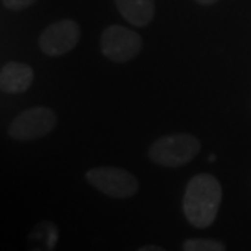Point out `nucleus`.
Instances as JSON below:
<instances>
[{"mask_svg": "<svg viewBox=\"0 0 251 251\" xmlns=\"http://www.w3.org/2000/svg\"><path fill=\"white\" fill-rule=\"evenodd\" d=\"M222 201V187L215 176L198 173L187 183L183 196V212L188 224L205 229L215 222Z\"/></svg>", "mask_w": 251, "mask_h": 251, "instance_id": "obj_1", "label": "nucleus"}, {"mask_svg": "<svg viewBox=\"0 0 251 251\" xmlns=\"http://www.w3.org/2000/svg\"><path fill=\"white\" fill-rule=\"evenodd\" d=\"M200 150L201 143L196 135L176 133L155 140L148 150V156L156 165L179 168L196 159Z\"/></svg>", "mask_w": 251, "mask_h": 251, "instance_id": "obj_2", "label": "nucleus"}, {"mask_svg": "<svg viewBox=\"0 0 251 251\" xmlns=\"http://www.w3.org/2000/svg\"><path fill=\"white\" fill-rule=\"evenodd\" d=\"M92 187L112 198H130L140 190V183L131 172L116 166H98L85 173Z\"/></svg>", "mask_w": 251, "mask_h": 251, "instance_id": "obj_3", "label": "nucleus"}, {"mask_svg": "<svg viewBox=\"0 0 251 251\" xmlns=\"http://www.w3.org/2000/svg\"><path fill=\"white\" fill-rule=\"evenodd\" d=\"M57 123L56 113L46 106H32L25 109L13 119L7 133L16 141H32L45 137Z\"/></svg>", "mask_w": 251, "mask_h": 251, "instance_id": "obj_4", "label": "nucleus"}, {"mask_svg": "<svg viewBox=\"0 0 251 251\" xmlns=\"http://www.w3.org/2000/svg\"><path fill=\"white\" fill-rule=\"evenodd\" d=\"M143 49V38L133 29L113 24L103 29L100 35L102 54L115 63L133 60Z\"/></svg>", "mask_w": 251, "mask_h": 251, "instance_id": "obj_5", "label": "nucleus"}, {"mask_svg": "<svg viewBox=\"0 0 251 251\" xmlns=\"http://www.w3.org/2000/svg\"><path fill=\"white\" fill-rule=\"evenodd\" d=\"M81 36V28L77 21L63 18L48 27L38 38V45L42 53L50 57H57L73 50Z\"/></svg>", "mask_w": 251, "mask_h": 251, "instance_id": "obj_6", "label": "nucleus"}, {"mask_svg": "<svg viewBox=\"0 0 251 251\" xmlns=\"http://www.w3.org/2000/svg\"><path fill=\"white\" fill-rule=\"evenodd\" d=\"M34 81V70L27 63L7 62L0 70V88L6 94H23Z\"/></svg>", "mask_w": 251, "mask_h": 251, "instance_id": "obj_7", "label": "nucleus"}, {"mask_svg": "<svg viewBox=\"0 0 251 251\" xmlns=\"http://www.w3.org/2000/svg\"><path fill=\"white\" fill-rule=\"evenodd\" d=\"M122 17L134 27H147L155 14L153 0H115Z\"/></svg>", "mask_w": 251, "mask_h": 251, "instance_id": "obj_8", "label": "nucleus"}, {"mask_svg": "<svg viewBox=\"0 0 251 251\" xmlns=\"http://www.w3.org/2000/svg\"><path fill=\"white\" fill-rule=\"evenodd\" d=\"M57 243V230L53 224L42 222L36 226L29 236L28 251H53Z\"/></svg>", "mask_w": 251, "mask_h": 251, "instance_id": "obj_9", "label": "nucleus"}, {"mask_svg": "<svg viewBox=\"0 0 251 251\" xmlns=\"http://www.w3.org/2000/svg\"><path fill=\"white\" fill-rule=\"evenodd\" d=\"M183 251H226V246L214 239H187L183 243Z\"/></svg>", "mask_w": 251, "mask_h": 251, "instance_id": "obj_10", "label": "nucleus"}, {"mask_svg": "<svg viewBox=\"0 0 251 251\" xmlns=\"http://www.w3.org/2000/svg\"><path fill=\"white\" fill-rule=\"evenodd\" d=\"M1 3L6 9L13 10V11H21V10H25L29 6H32L34 3H36V0H1Z\"/></svg>", "mask_w": 251, "mask_h": 251, "instance_id": "obj_11", "label": "nucleus"}, {"mask_svg": "<svg viewBox=\"0 0 251 251\" xmlns=\"http://www.w3.org/2000/svg\"><path fill=\"white\" fill-rule=\"evenodd\" d=\"M137 251H166L165 249H162L159 246H153V244H148V246H144L141 249H138Z\"/></svg>", "mask_w": 251, "mask_h": 251, "instance_id": "obj_12", "label": "nucleus"}, {"mask_svg": "<svg viewBox=\"0 0 251 251\" xmlns=\"http://www.w3.org/2000/svg\"><path fill=\"white\" fill-rule=\"evenodd\" d=\"M198 4H201V6H212V4H215L218 3L219 0H196Z\"/></svg>", "mask_w": 251, "mask_h": 251, "instance_id": "obj_13", "label": "nucleus"}]
</instances>
